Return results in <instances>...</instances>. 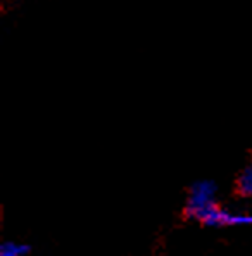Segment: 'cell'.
Returning <instances> with one entry per match:
<instances>
[{"instance_id": "obj_1", "label": "cell", "mask_w": 252, "mask_h": 256, "mask_svg": "<svg viewBox=\"0 0 252 256\" xmlns=\"http://www.w3.org/2000/svg\"><path fill=\"white\" fill-rule=\"evenodd\" d=\"M216 192L218 187L211 180H199L190 187V194L187 199L185 214L189 218L199 220L204 224L211 212L216 208Z\"/></svg>"}, {"instance_id": "obj_2", "label": "cell", "mask_w": 252, "mask_h": 256, "mask_svg": "<svg viewBox=\"0 0 252 256\" xmlns=\"http://www.w3.org/2000/svg\"><path fill=\"white\" fill-rule=\"evenodd\" d=\"M209 227H239V225H252V213H233L228 210H223L220 206L211 212V214L204 222Z\"/></svg>"}, {"instance_id": "obj_3", "label": "cell", "mask_w": 252, "mask_h": 256, "mask_svg": "<svg viewBox=\"0 0 252 256\" xmlns=\"http://www.w3.org/2000/svg\"><path fill=\"white\" fill-rule=\"evenodd\" d=\"M237 190L242 196H247V198L252 196V163L247 164L244 172L240 173L239 180H237Z\"/></svg>"}, {"instance_id": "obj_4", "label": "cell", "mask_w": 252, "mask_h": 256, "mask_svg": "<svg viewBox=\"0 0 252 256\" xmlns=\"http://www.w3.org/2000/svg\"><path fill=\"white\" fill-rule=\"evenodd\" d=\"M28 253H29V248L26 244L3 242L0 246V256H26Z\"/></svg>"}]
</instances>
